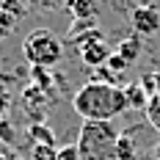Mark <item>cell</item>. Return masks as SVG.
Masks as SVG:
<instances>
[{
  "label": "cell",
  "instance_id": "obj_1",
  "mask_svg": "<svg viewBox=\"0 0 160 160\" xmlns=\"http://www.w3.org/2000/svg\"><path fill=\"white\" fill-rule=\"evenodd\" d=\"M72 108L83 122H113L119 113L130 108V99L124 88L102 80H91L72 97Z\"/></svg>",
  "mask_w": 160,
  "mask_h": 160
},
{
  "label": "cell",
  "instance_id": "obj_2",
  "mask_svg": "<svg viewBox=\"0 0 160 160\" xmlns=\"http://www.w3.org/2000/svg\"><path fill=\"white\" fill-rule=\"evenodd\" d=\"M119 130L113 122H83L78 132V158L80 160H119L116 158Z\"/></svg>",
  "mask_w": 160,
  "mask_h": 160
},
{
  "label": "cell",
  "instance_id": "obj_3",
  "mask_svg": "<svg viewBox=\"0 0 160 160\" xmlns=\"http://www.w3.org/2000/svg\"><path fill=\"white\" fill-rule=\"evenodd\" d=\"M22 55H25V61L31 66H39V69H50V66H55L61 61V55H64V44H61V39L55 36L52 31L47 28H36L25 36V42H22Z\"/></svg>",
  "mask_w": 160,
  "mask_h": 160
},
{
  "label": "cell",
  "instance_id": "obj_4",
  "mask_svg": "<svg viewBox=\"0 0 160 160\" xmlns=\"http://www.w3.org/2000/svg\"><path fill=\"white\" fill-rule=\"evenodd\" d=\"M75 44L80 50V58L88 66H102V64H108V58H111V50L102 42V33L97 31V28L83 33V36H75Z\"/></svg>",
  "mask_w": 160,
  "mask_h": 160
},
{
  "label": "cell",
  "instance_id": "obj_5",
  "mask_svg": "<svg viewBox=\"0 0 160 160\" xmlns=\"http://www.w3.org/2000/svg\"><path fill=\"white\" fill-rule=\"evenodd\" d=\"M130 22H132L135 36H158L160 33V8L155 3H144L138 8H132Z\"/></svg>",
  "mask_w": 160,
  "mask_h": 160
},
{
  "label": "cell",
  "instance_id": "obj_6",
  "mask_svg": "<svg viewBox=\"0 0 160 160\" xmlns=\"http://www.w3.org/2000/svg\"><path fill=\"white\" fill-rule=\"evenodd\" d=\"M138 52H141V36H135V33H132V36H127V39L119 44V50H116V55H119L127 66L138 61Z\"/></svg>",
  "mask_w": 160,
  "mask_h": 160
},
{
  "label": "cell",
  "instance_id": "obj_7",
  "mask_svg": "<svg viewBox=\"0 0 160 160\" xmlns=\"http://www.w3.org/2000/svg\"><path fill=\"white\" fill-rule=\"evenodd\" d=\"M28 138H31L33 144H50V146H55V132H52L44 122H33L31 127H28Z\"/></svg>",
  "mask_w": 160,
  "mask_h": 160
},
{
  "label": "cell",
  "instance_id": "obj_8",
  "mask_svg": "<svg viewBox=\"0 0 160 160\" xmlns=\"http://www.w3.org/2000/svg\"><path fill=\"white\" fill-rule=\"evenodd\" d=\"M116 158L119 160H135L138 158L135 141H132L130 135H119V141H116Z\"/></svg>",
  "mask_w": 160,
  "mask_h": 160
},
{
  "label": "cell",
  "instance_id": "obj_9",
  "mask_svg": "<svg viewBox=\"0 0 160 160\" xmlns=\"http://www.w3.org/2000/svg\"><path fill=\"white\" fill-rule=\"evenodd\" d=\"M31 160H58V149L50 144H33Z\"/></svg>",
  "mask_w": 160,
  "mask_h": 160
},
{
  "label": "cell",
  "instance_id": "obj_10",
  "mask_svg": "<svg viewBox=\"0 0 160 160\" xmlns=\"http://www.w3.org/2000/svg\"><path fill=\"white\" fill-rule=\"evenodd\" d=\"M0 141H3L6 146L17 144V130H14V124H11V119H8V116H3V119H0Z\"/></svg>",
  "mask_w": 160,
  "mask_h": 160
},
{
  "label": "cell",
  "instance_id": "obj_11",
  "mask_svg": "<svg viewBox=\"0 0 160 160\" xmlns=\"http://www.w3.org/2000/svg\"><path fill=\"white\" fill-rule=\"evenodd\" d=\"M124 91H127L130 108H146V94L141 91V86H130V88H124Z\"/></svg>",
  "mask_w": 160,
  "mask_h": 160
},
{
  "label": "cell",
  "instance_id": "obj_12",
  "mask_svg": "<svg viewBox=\"0 0 160 160\" xmlns=\"http://www.w3.org/2000/svg\"><path fill=\"white\" fill-rule=\"evenodd\" d=\"M14 25H17V17L8 14V8H0V36H8Z\"/></svg>",
  "mask_w": 160,
  "mask_h": 160
},
{
  "label": "cell",
  "instance_id": "obj_13",
  "mask_svg": "<svg viewBox=\"0 0 160 160\" xmlns=\"http://www.w3.org/2000/svg\"><path fill=\"white\" fill-rule=\"evenodd\" d=\"M8 78L6 75H0V119L6 116V111H8Z\"/></svg>",
  "mask_w": 160,
  "mask_h": 160
},
{
  "label": "cell",
  "instance_id": "obj_14",
  "mask_svg": "<svg viewBox=\"0 0 160 160\" xmlns=\"http://www.w3.org/2000/svg\"><path fill=\"white\" fill-rule=\"evenodd\" d=\"M69 8H72V14L75 17H91V3L88 0H69Z\"/></svg>",
  "mask_w": 160,
  "mask_h": 160
},
{
  "label": "cell",
  "instance_id": "obj_15",
  "mask_svg": "<svg viewBox=\"0 0 160 160\" xmlns=\"http://www.w3.org/2000/svg\"><path fill=\"white\" fill-rule=\"evenodd\" d=\"M58 160H80L78 158V146H75V144L61 146V149H58Z\"/></svg>",
  "mask_w": 160,
  "mask_h": 160
},
{
  "label": "cell",
  "instance_id": "obj_16",
  "mask_svg": "<svg viewBox=\"0 0 160 160\" xmlns=\"http://www.w3.org/2000/svg\"><path fill=\"white\" fill-rule=\"evenodd\" d=\"M149 116H152V124L160 130V94L149 102Z\"/></svg>",
  "mask_w": 160,
  "mask_h": 160
},
{
  "label": "cell",
  "instance_id": "obj_17",
  "mask_svg": "<svg viewBox=\"0 0 160 160\" xmlns=\"http://www.w3.org/2000/svg\"><path fill=\"white\" fill-rule=\"evenodd\" d=\"M108 64H111V69H116V72H122V69H127V64L116 55V52H111V58H108Z\"/></svg>",
  "mask_w": 160,
  "mask_h": 160
},
{
  "label": "cell",
  "instance_id": "obj_18",
  "mask_svg": "<svg viewBox=\"0 0 160 160\" xmlns=\"http://www.w3.org/2000/svg\"><path fill=\"white\" fill-rule=\"evenodd\" d=\"M0 160H22V158L14 155V152H0Z\"/></svg>",
  "mask_w": 160,
  "mask_h": 160
},
{
  "label": "cell",
  "instance_id": "obj_19",
  "mask_svg": "<svg viewBox=\"0 0 160 160\" xmlns=\"http://www.w3.org/2000/svg\"><path fill=\"white\" fill-rule=\"evenodd\" d=\"M155 80H158V83H160V72H158V78H155Z\"/></svg>",
  "mask_w": 160,
  "mask_h": 160
}]
</instances>
